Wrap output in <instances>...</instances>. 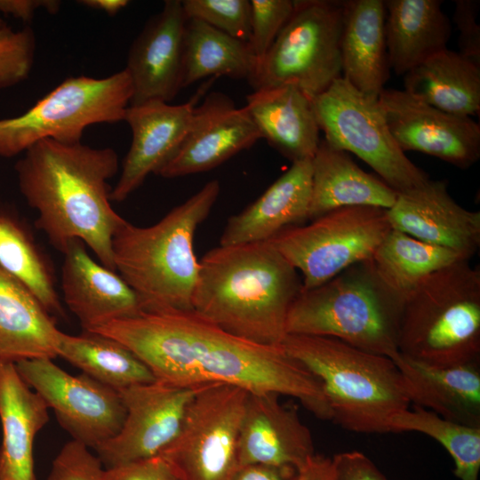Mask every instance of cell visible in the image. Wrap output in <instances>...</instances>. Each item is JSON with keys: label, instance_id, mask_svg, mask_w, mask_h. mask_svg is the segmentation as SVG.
<instances>
[{"label": "cell", "instance_id": "cell-2", "mask_svg": "<svg viewBox=\"0 0 480 480\" xmlns=\"http://www.w3.org/2000/svg\"><path fill=\"white\" fill-rule=\"evenodd\" d=\"M111 148L43 140L15 164L20 191L37 212L36 227L61 252L82 241L116 271L112 240L125 221L111 205L108 180L118 171Z\"/></svg>", "mask_w": 480, "mask_h": 480}, {"label": "cell", "instance_id": "cell-4", "mask_svg": "<svg viewBox=\"0 0 480 480\" xmlns=\"http://www.w3.org/2000/svg\"><path fill=\"white\" fill-rule=\"evenodd\" d=\"M220 191V182L210 180L154 225L138 227L125 220L116 230L112 240L115 268L143 310H192L199 270L194 236Z\"/></svg>", "mask_w": 480, "mask_h": 480}, {"label": "cell", "instance_id": "cell-10", "mask_svg": "<svg viewBox=\"0 0 480 480\" xmlns=\"http://www.w3.org/2000/svg\"><path fill=\"white\" fill-rule=\"evenodd\" d=\"M312 106L324 140L357 156L397 193L429 180L396 142L378 98L361 92L341 76L314 98Z\"/></svg>", "mask_w": 480, "mask_h": 480}, {"label": "cell", "instance_id": "cell-12", "mask_svg": "<svg viewBox=\"0 0 480 480\" xmlns=\"http://www.w3.org/2000/svg\"><path fill=\"white\" fill-rule=\"evenodd\" d=\"M247 391L228 384L200 387L180 429L159 454L181 480H229L237 464V441Z\"/></svg>", "mask_w": 480, "mask_h": 480}, {"label": "cell", "instance_id": "cell-20", "mask_svg": "<svg viewBox=\"0 0 480 480\" xmlns=\"http://www.w3.org/2000/svg\"><path fill=\"white\" fill-rule=\"evenodd\" d=\"M276 393H247L237 441V464L299 471L315 454L311 432Z\"/></svg>", "mask_w": 480, "mask_h": 480}, {"label": "cell", "instance_id": "cell-15", "mask_svg": "<svg viewBox=\"0 0 480 480\" xmlns=\"http://www.w3.org/2000/svg\"><path fill=\"white\" fill-rule=\"evenodd\" d=\"M379 102L389 131L405 153L417 151L460 169L480 157V126L471 117L452 115L407 93L384 89Z\"/></svg>", "mask_w": 480, "mask_h": 480}, {"label": "cell", "instance_id": "cell-30", "mask_svg": "<svg viewBox=\"0 0 480 480\" xmlns=\"http://www.w3.org/2000/svg\"><path fill=\"white\" fill-rule=\"evenodd\" d=\"M404 91L444 112L468 116L480 110V66L448 48L404 76Z\"/></svg>", "mask_w": 480, "mask_h": 480}, {"label": "cell", "instance_id": "cell-18", "mask_svg": "<svg viewBox=\"0 0 480 480\" xmlns=\"http://www.w3.org/2000/svg\"><path fill=\"white\" fill-rule=\"evenodd\" d=\"M181 0L164 1L132 42L124 69L132 85L131 105L169 103L182 89L184 34Z\"/></svg>", "mask_w": 480, "mask_h": 480}, {"label": "cell", "instance_id": "cell-1", "mask_svg": "<svg viewBox=\"0 0 480 480\" xmlns=\"http://www.w3.org/2000/svg\"><path fill=\"white\" fill-rule=\"evenodd\" d=\"M89 332L122 343L160 382L186 388L222 383L285 395L318 419L332 420L321 383L282 346L244 340L193 310H143Z\"/></svg>", "mask_w": 480, "mask_h": 480}, {"label": "cell", "instance_id": "cell-11", "mask_svg": "<svg viewBox=\"0 0 480 480\" xmlns=\"http://www.w3.org/2000/svg\"><path fill=\"white\" fill-rule=\"evenodd\" d=\"M391 229L387 210L353 206L289 227L268 242L301 274L302 288L310 289L371 260Z\"/></svg>", "mask_w": 480, "mask_h": 480}, {"label": "cell", "instance_id": "cell-24", "mask_svg": "<svg viewBox=\"0 0 480 480\" xmlns=\"http://www.w3.org/2000/svg\"><path fill=\"white\" fill-rule=\"evenodd\" d=\"M48 410L15 364L0 359V480H36L34 441L49 420Z\"/></svg>", "mask_w": 480, "mask_h": 480}, {"label": "cell", "instance_id": "cell-36", "mask_svg": "<svg viewBox=\"0 0 480 480\" xmlns=\"http://www.w3.org/2000/svg\"><path fill=\"white\" fill-rule=\"evenodd\" d=\"M188 19L198 20L244 42L251 36L249 0H182Z\"/></svg>", "mask_w": 480, "mask_h": 480}, {"label": "cell", "instance_id": "cell-21", "mask_svg": "<svg viewBox=\"0 0 480 480\" xmlns=\"http://www.w3.org/2000/svg\"><path fill=\"white\" fill-rule=\"evenodd\" d=\"M85 246L71 242L62 252L61 268L63 300L84 332L140 313L135 292L120 275L93 260Z\"/></svg>", "mask_w": 480, "mask_h": 480}, {"label": "cell", "instance_id": "cell-37", "mask_svg": "<svg viewBox=\"0 0 480 480\" xmlns=\"http://www.w3.org/2000/svg\"><path fill=\"white\" fill-rule=\"evenodd\" d=\"M36 37L29 27L14 30L0 28V90L12 87L28 78L33 67Z\"/></svg>", "mask_w": 480, "mask_h": 480}, {"label": "cell", "instance_id": "cell-22", "mask_svg": "<svg viewBox=\"0 0 480 480\" xmlns=\"http://www.w3.org/2000/svg\"><path fill=\"white\" fill-rule=\"evenodd\" d=\"M311 160L291 167L241 212L231 216L220 245L267 242L282 230L308 220L311 200Z\"/></svg>", "mask_w": 480, "mask_h": 480}, {"label": "cell", "instance_id": "cell-26", "mask_svg": "<svg viewBox=\"0 0 480 480\" xmlns=\"http://www.w3.org/2000/svg\"><path fill=\"white\" fill-rule=\"evenodd\" d=\"M385 20L382 0L344 1L341 76L373 98H379L389 77Z\"/></svg>", "mask_w": 480, "mask_h": 480}, {"label": "cell", "instance_id": "cell-5", "mask_svg": "<svg viewBox=\"0 0 480 480\" xmlns=\"http://www.w3.org/2000/svg\"><path fill=\"white\" fill-rule=\"evenodd\" d=\"M281 346L321 383L332 420L356 433L389 432L391 420L411 404L389 357L336 339L287 334Z\"/></svg>", "mask_w": 480, "mask_h": 480}, {"label": "cell", "instance_id": "cell-7", "mask_svg": "<svg viewBox=\"0 0 480 480\" xmlns=\"http://www.w3.org/2000/svg\"><path fill=\"white\" fill-rule=\"evenodd\" d=\"M398 351L436 366L480 360V269L461 260L426 277L404 300Z\"/></svg>", "mask_w": 480, "mask_h": 480}, {"label": "cell", "instance_id": "cell-44", "mask_svg": "<svg viewBox=\"0 0 480 480\" xmlns=\"http://www.w3.org/2000/svg\"><path fill=\"white\" fill-rule=\"evenodd\" d=\"M60 7V2L56 0H0V12L23 22L31 21L39 9L55 13Z\"/></svg>", "mask_w": 480, "mask_h": 480}, {"label": "cell", "instance_id": "cell-40", "mask_svg": "<svg viewBox=\"0 0 480 480\" xmlns=\"http://www.w3.org/2000/svg\"><path fill=\"white\" fill-rule=\"evenodd\" d=\"M453 21L459 30V52L480 66V26L477 23L480 2L455 0Z\"/></svg>", "mask_w": 480, "mask_h": 480}, {"label": "cell", "instance_id": "cell-28", "mask_svg": "<svg viewBox=\"0 0 480 480\" xmlns=\"http://www.w3.org/2000/svg\"><path fill=\"white\" fill-rule=\"evenodd\" d=\"M61 332L36 296L0 267V359H53Z\"/></svg>", "mask_w": 480, "mask_h": 480}, {"label": "cell", "instance_id": "cell-25", "mask_svg": "<svg viewBox=\"0 0 480 480\" xmlns=\"http://www.w3.org/2000/svg\"><path fill=\"white\" fill-rule=\"evenodd\" d=\"M261 139L293 162L311 160L321 139L312 100L293 85L254 90L244 106Z\"/></svg>", "mask_w": 480, "mask_h": 480}, {"label": "cell", "instance_id": "cell-8", "mask_svg": "<svg viewBox=\"0 0 480 480\" xmlns=\"http://www.w3.org/2000/svg\"><path fill=\"white\" fill-rule=\"evenodd\" d=\"M132 93L124 68L104 78L68 77L23 114L0 119V156L25 153L47 139L81 142L88 126L124 121Z\"/></svg>", "mask_w": 480, "mask_h": 480}, {"label": "cell", "instance_id": "cell-27", "mask_svg": "<svg viewBox=\"0 0 480 480\" xmlns=\"http://www.w3.org/2000/svg\"><path fill=\"white\" fill-rule=\"evenodd\" d=\"M311 200L308 220L331 211L353 206L388 210L397 192L380 178L362 170L350 155L324 139L311 159Z\"/></svg>", "mask_w": 480, "mask_h": 480}, {"label": "cell", "instance_id": "cell-34", "mask_svg": "<svg viewBox=\"0 0 480 480\" xmlns=\"http://www.w3.org/2000/svg\"><path fill=\"white\" fill-rule=\"evenodd\" d=\"M58 356L83 373L117 391L156 381L148 367L130 349L111 338L85 332H61Z\"/></svg>", "mask_w": 480, "mask_h": 480}, {"label": "cell", "instance_id": "cell-16", "mask_svg": "<svg viewBox=\"0 0 480 480\" xmlns=\"http://www.w3.org/2000/svg\"><path fill=\"white\" fill-rule=\"evenodd\" d=\"M260 139L246 108L212 92L196 106L180 145L156 175L172 179L212 170Z\"/></svg>", "mask_w": 480, "mask_h": 480}, {"label": "cell", "instance_id": "cell-41", "mask_svg": "<svg viewBox=\"0 0 480 480\" xmlns=\"http://www.w3.org/2000/svg\"><path fill=\"white\" fill-rule=\"evenodd\" d=\"M105 480H181L173 466L163 456L106 468Z\"/></svg>", "mask_w": 480, "mask_h": 480}, {"label": "cell", "instance_id": "cell-46", "mask_svg": "<svg viewBox=\"0 0 480 480\" xmlns=\"http://www.w3.org/2000/svg\"><path fill=\"white\" fill-rule=\"evenodd\" d=\"M79 3L91 9L104 12L108 16H115L127 4V0H82Z\"/></svg>", "mask_w": 480, "mask_h": 480}, {"label": "cell", "instance_id": "cell-19", "mask_svg": "<svg viewBox=\"0 0 480 480\" xmlns=\"http://www.w3.org/2000/svg\"><path fill=\"white\" fill-rule=\"evenodd\" d=\"M207 84L187 102L172 105L148 101L127 108L124 121L132 131V143L123 161L120 177L111 189V201L122 202L134 192L150 173L168 161L180 145L194 108Z\"/></svg>", "mask_w": 480, "mask_h": 480}, {"label": "cell", "instance_id": "cell-35", "mask_svg": "<svg viewBox=\"0 0 480 480\" xmlns=\"http://www.w3.org/2000/svg\"><path fill=\"white\" fill-rule=\"evenodd\" d=\"M389 432H418L438 442L454 462V475L460 480H478L480 471V427L445 420L436 413L412 405L396 414Z\"/></svg>", "mask_w": 480, "mask_h": 480}, {"label": "cell", "instance_id": "cell-42", "mask_svg": "<svg viewBox=\"0 0 480 480\" xmlns=\"http://www.w3.org/2000/svg\"><path fill=\"white\" fill-rule=\"evenodd\" d=\"M333 480H388L375 464L358 451L343 452L332 458Z\"/></svg>", "mask_w": 480, "mask_h": 480}, {"label": "cell", "instance_id": "cell-33", "mask_svg": "<svg viewBox=\"0 0 480 480\" xmlns=\"http://www.w3.org/2000/svg\"><path fill=\"white\" fill-rule=\"evenodd\" d=\"M461 260L467 259L392 228L370 262L380 280L404 305L406 297L426 277Z\"/></svg>", "mask_w": 480, "mask_h": 480}, {"label": "cell", "instance_id": "cell-47", "mask_svg": "<svg viewBox=\"0 0 480 480\" xmlns=\"http://www.w3.org/2000/svg\"><path fill=\"white\" fill-rule=\"evenodd\" d=\"M5 23L4 22V20L0 18V28L4 26Z\"/></svg>", "mask_w": 480, "mask_h": 480}, {"label": "cell", "instance_id": "cell-31", "mask_svg": "<svg viewBox=\"0 0 480 480\" xmlns=\"http://www.w3.org/2000/svg\"><path fill=\"white\" fill-rule=\"evenodd\" d=\"M258 68L247 42L198 20L188 19L184 34L182 89L206 77L228 76L250 82Z\"/></svg>", "mask_w": 480, "mask_h": 480}, {"label": "cell", "instance_id": "cell-38", "mask_svg": "<svg viewBox=\"0 0 480 480\" xmlns=\"http://www.w3.org/2000/svg\"><path fill=\"white\" fill-rule=\"evenodd\" d=\"M250 4L251 36L248 43L257 59L259 68L289 20L294 8V1L251 0Z\"/></svg>", "mask_w": 480, "mask_h": 480}, {"label": "cell", "instance_id": "cell-39", "mask_svg": "<svg viewBox=\"0 0 480 480\" xmlns=\"http://www.w3.org/2000/svg\"><path fill=\"white\" fill-rule=\"evenodd\" d=\"M84 444L71 440L52 461L47 480H105L106 468Z\"/></svg>", "mask_w": 480, "mask_h": 480}, {"label": "cell", "instance_id": "cell-9", "mask_svg": "<svg viewBox=\"0 0 480 480\" xmlns=\"http://www.w3.org/2000/svg\"><path fill=\"white\" fill-rule=\"evenodd\" d=\"M344 1L297 0L249 82L254 90L293 85L311 100L342 76Z\"/></svg>", "mask_w": 480, "mask_h": 480}, {"label": "cell", "instance_id": "cell-45", "mask_svg": "<svg viewBox=\"0 0 480 480\" xmlns=\"http://www.w3.org/2000/svg\"><path fill=\"white\" fill-rule=\"evenodd\" d=\"M296 480H333L332 458L315 453L298 471Z\"/></svg>", "mask_w": 480, "mask_h": 480}, {"label": "cell", "instance_id": "cell-43", "mask_svg": "<svg viewBox=\"0 0 480 480\" xmlns=\"http://www.w3.org/2000/svg\"><path fill=\"white\" fill-rule=\"evenodd\" d=\"M297 475L291 468L247 464L237 466L229 480H296Z\"/></svg>", "mask_w": 480, "mask_h": 480}, {"label": "cell", "instance_id": "cell-14", "mask_svg": "<svg viewBox=\"0 0 480 480\" xmlns=\"http://www.w3.org/2000/svg\"><path fill=\"white\" fill-rule=\"evenodd\" d=\"M196 389L156 380L119 390L126 415L120 431L95 449L103 466L159 455L178 435Z\"/></svg>", "mask_w": 480, "mask_h": 480}, {"label": "cell", "instance_id": "cell-3", "mask_svg": "<svg viewBox=\"0 0 480 480\" xmlns=\"http://www.w3.org/2000/svg\"><path fill=\"white\" fill-rule=\"evenodd\" d=\"M301 289L297 269L269 242L219 244L199 260L192 310L230 334L281 346Z\"/></svg>", "mask_w": 480, "mask_h": 480}, {"label": "cell", "instance_id": "cell-17", "mask_svg": "<svg viewBox=\"0 0 480 480\" xmlns=\"http://www.w3.org/2000/svg\"><path fill=\"white\" fill-rule=\"evenodd\" d=\"M447 187L445 180L429 179L397 193L388 218L393 229L470 260L480 246V212L460 205Z\"/></svg>", "mask_w": 480, "mask_h": 480}, {"label": "cell", "instance_id": "cell-6", "mask_svg": "<svg viewBox=\"0 0 480 480\" xmlns=\"http://www.w3.org/2000/svg\"><path fill=\"white\" fill-rule=\"evenodd\" d=\"M402 309L403 302L369 260L318 286L302 288L289 310L286 333L332 338L392 359L399 353Z\"/></svg>", "mask_w": 480, "mask_h": 480}, {"label": "cell", "instance_id": "cell-23", "mask_svg": "<svg viewBox=\"0 0 480 480\" xmlns=\"http://www.w3.org/2000/svg\"><path fill=\"white\" fill-rule=\"evenodd\" d=\"M392 360L411 403L445 420L480 427V360L436 366L401 353Z\"/></svg>", "mask_w": 480, "mask_h": 480}, {"label": "cell", "instance_id": "cell-13", "mask_svg": "<svg viewBox=\"0 0 480 480\" xmlns=\"http://www.w3.org/2000/svg\"><path fill=\"white\" fill-rule=\"evenodd\" d=\"M23 380L52 409L74 440L95 450L121 429L126 409L119 392L88 375H72L50 358L14 363Z\"/></svg>", "mask_w": 480, "mask_h": 480}, {"label": "cell", "instance_id": "cell-29", "mask_svg": "<svg viewBox=\"0 0 480 480\" xmlns=\"http://www.w3.org/2000/svg\"><path fill=\"white\" fill-rule=\"evenodd\" d=\"M386 42L389 68L398 76L447 48L452 24L440 0H388Z\"/></svg>", "mask_w": 480, "mask_h": 480}, {"label": "cell", "instance_id": "cell-32", "mask_svg": "<svg viewBox=\"0 0 480 480\" xmlns=\"http://www.w3.org/2000/svg\"><path fill=\"white\" fill-rule=\"evenodd\" d=\"M0 267L23 284L50 315H64L51 260L25 221L1 204Z\"/></svg>", "mask_w": 480, "mask_h": 480}]
</instances>
